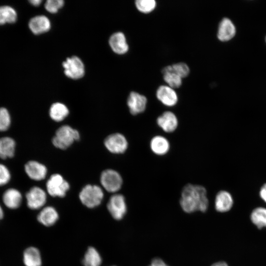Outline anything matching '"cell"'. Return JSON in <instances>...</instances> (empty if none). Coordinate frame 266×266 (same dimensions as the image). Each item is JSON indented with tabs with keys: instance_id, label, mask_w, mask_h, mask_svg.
<instances>
[{
	"instance_id": "277c9868",
	"label": "cell",
	"mask_w": 266,
	"mask_h": 266,
	"mask_svg": "<svg viewBox=\"0 0 266 266\" xmlns=\"http://www.w3.org/2000/svg\"><path fill=\"white\" fill-rule=\"evenodd\" d=\"M46 190L51 196L63 198L69 189V184L60 174H52L46 182Z\"/></svg>"
},
{
	"instance_id": "d6a6232c",
	"label": "cell",
	"mask_w": 266,
	"mask_h": 266,
	"mask_svg": "<svg viewBox=\"0 0 266 266\" xmlns=\"http://www.w3.org/2000/svg\"><path fill=\"white\" fill-rule=\"evenodd\" d=\"M149 266H168L163 260L160 258H156L153 259Z\"/></svg>"
},
{
	"instance_id": "44dd1931",
	"label": "cell",
	"mask_w": 266,
	"mask_h": 266,
	"mask_svg": "<svg viewBox=\"0 0 266 266\" xmlns=\"http://www.w3.org/2000/svg\"><path fill=\"white\" fill-rule=\"evenodd\" d=\"M150 146L152 152L155 154L164 155L168 152L170 145L166 137L161 135H156L151 139Z\"/></svg>"
},
{
	"instance_id": "4dcf8cb0",
	"label": "cell",
	"mask_w": 266,
	"mask_h": 266,
	"mask_svg": "<svg viewBox=\"0 0 266 266\" xmlns=\"http://www.w3.org/2000/svg\"><path fill=\"white\" fill-rule=\"evenodd\" d=\"M64 4L63 0H48L44 4L45 9L51 13H57Z\"/></svg>"
},
{
	"instance_id": "8992f818",
	"label": "cell",
	"mask_w": 266,
	"mask_h": 266,
	"mask_svg": "<svg viewBox=\"0 0 266 266\" xmlns=\"http://www.w3.org/2000/svg\"><path fill=\"white\" fill-rule=\"evenodd\" d=\"M65 75L72 79L82 78L85 74V66L81 60L77 56L67 58L62 63Z\"/></svg>"
},
{
	"instance_id": "30bf717a",
	"label": "cell",
	"mask_w": 266,
	"mask_h": 266,
	"mask_svg": "<svg viewBox=\"0 0 266 266\" xmlns=\"http://www.w3.org/2000/svg\"><path fill=\"white\" fill-rule=\"evenodd\" d=\"M30 31L34 35L44 33L51 28L49 19L45 15H38L31 18L28 22Z\"/></svg>"
},
{
	"instance_id": "4316f807",
	"label": "cell",
	"mask_w": 266,
	"mask_h": 266,
	"mask_svg": "<svg viewBox=\"0 0 266 266\" xmlns=\"http://www.w3.org/2000/svg\"><path fill=\"white\" fill-rule=\"evenodd\" d=\"M162 71L163 73L166 72H172L182 78L189 75L190 69L186 64L181 62L165 66L163 68Z\"/></svg>"
},
{
	"instance_id": "ba28073f",
	"label": "cell",
	"mask_w": 266,
	"mask_h": 266,
	"mask_svg": "<svg viewBox=\"0 0 266 266\" xmlns=\"http://www.w3.org/2000/svg\"><path fill=\"white\" fill-rule=\"evenodd\" d=\"M104 146L111 153L122 154L128 148L126 138L120 133H114L107 136L104 141Z\"/></svg>"
},
{
	"instance_id": "5bb4252c",
	"label": "cell",
	"mask_w": 266,
	"mask_h": 266,
	"mask_svg": "<svg viewBox=\"0 0 266 266\" xmlns=\"http://www.w3.org/2000/svg\"><path fill=\"white\" fill-rule=\"evenodd\" d=\"M158 125L165 132L174 131L178 126V120L176 115L171 111H166L157 119Z\"/></svg>"
},
{
	"instance_id": "7402d4cb",
	"label": "cell",
	"mask_w": 266,
	"mask_h": 266,
	"mask_svg": "<svg viewBox=\"0 0 266 266\" xmlns=\"http://www.w3.org/2000/svg\"><path fill=\"white\" fill-rule=\"evenodd\" d=\"M16 143L14 140L10 137L0 138V158L2 159L13 157Z\"/></svg>"
},
{
	"instance_id": "ac0fdd59",
	"label": "cell",
	"mask_w": 266,
	"mask_h": 266,
	"mask_svg": "<svg viewBox=\"0 0 266 266\" xmlns=\"http://www.w3.org/2000/svg\"><path fill=\"white\" fill-rule=\"evenodd\" d=\"M233 203V197L231 194L226 191H220L216 196L215 207L216 210L220 212L229 211Z\"/></svg>"
},
{
	"instance_id": "5b68a950",
	"label": "cell",
	"mask_w": 266,
	"mask_h": 266,
	"mask_svg": "<svg viewBox=\"0 0 266 266\" xmlns=\"http://www.w3.org/2000/svg\"><path fill=\"white\" fill-rule=\"evenodd\" d=\"M100 181L103 188L110 193L118 191L123 183L121 175L117 171L112 169L103 170L101 173Z\"/></svg>"
},
{
	"instance_id": "52a82bcc",
	"label": "cell",
	"mask_w": 266,
	"mask_h": 266,
	"mask_svg": "<svg viewBox=\"0 0 266 266\" xmlns=\"http://www.w3.org/2000/svg\"><path fill=\"white\" fill-rule=\"evenodd\" d=\"M107 207L111 215L117 220L122 219L127 212L125 197L120 194H114L110 197Z\"/></svg>"
},
{
	"instance_id": "83f0119b",
	"label": "cell",
	"mask_w": 266,
	"mask_h": 266,
	"mask_svg": "<svg viewBox=\"0 0 266 266\" xmlns=\"http://www.w3.org/2000/svg\"><path fill=\"white\" fill-rule=\"evenodd\" d=\"M163 74V78L168 86L173 89L178 88L182 84V78L172 72H166Z\"/></svg>"
},
{
	"instance_id": "6da1fadb",
	"label": "cell",
	"mask_w": 266,
	"mask_h": 266,
	"mask_svg": "<svg viewBox=\"0 0 266 266\" xmlns=\"http://www.w3.org/2000/svg\"><path fill=\"white\" fill-rule=\"evenodd\" d=\"M180 204L186 213L205 212L209 204L206 189L201 185H186L181 192Z\"/></svg>"
},
{
	"instance_id": "1f68e13d",
	"label": "cell",
	"mask_w": 266,
	"mask_h": 266,
	"mask_svg": "<svg viewBox=\"0 0 266 266\" xmlns=\"http://www.w3.org/2000/svg\"><path fill=\"white\" fill-rule=\"evenodd\" d=\"M11 175L7 167L0 164V186L7 184L10 180Z\"/></svg>"
},
{
	"instance_id": "d6986e66",
	"label": "cell",
	"mask_w": 266,
	"mask_h": 266,
	"mask_svg": "<svg viewBox=\"0 0 266 266\" xmlns=\"http://www.w3.org/2000/svg\"><path fill=\"white\" fill-rule=\"evenodd\" d=\"M22 196L21 193L14 188H9L6 190L2 196V200L8 208L16 209L21 204Z\"/></svg>"
},
{
	"instance_id": "f1b7e54d",
	"label": "cell",
	"mask_w": 266,
	"mask_h": 266,
	"mask_svg": "<svg viewBox=\"0 0 266 266\" xmlns=\"http://www.w3.org/2000/svg\"><path fill=\"white\" fill-rule=\"evenodd\" d=\"M11 124V116L8 110L5 107H0V131H7Z\"/></svg>"
},
{
	"instance_id": "2e32d148",
	"label": "cell",
	"mask_w": 266,
	"mask_h": 266,
	"mask_svg": "<svg viewBox=\"0 0 266 266\" xmlns=\"http://www.w3.org/2000/svg\"><path fill=\"white\" fill-rule=\"evenodd\" d=\"M235 28L231 20L223 18L220 22L217 32V37L222 41H227L235 35Z\"/></svg>"
},
{
	"instance_id": "e575fe53",
	"label": "cell",
	"mask_w": 266,
	"mask_h": 266,
	"mask_svg": "<svg viewBox=\"0 0 266 266\" xmlns=\"http://www.w3.org/2000/svg\"><path fill=\"white\" fill-rule=\"evenodd\" d=\"M28 1L30 5L34 7L38 6L42 2L41 0H29Z\"/></svg>"
},
{
	"instance_id": "9a60e30c",
	"label": "cell",
	"mask_w": 266,
	"mask_h": 266,
	"mask_svg": "<svg viewBox=\"0 0 266 266\" xmlns=\"http://www.w3.org/2000/svg\"><path fill=\"white\" fill-rule=\"evenodd\" d=\"M109 44L113 51L117 54H125L129 50L125 35L120 32L115 33L111 35Z\"/></svg>"
},
{
	"instance_id": "d4e9b609",
	"label": "cell",
	"mask_w": 266,
	"mask_h": 266,
	"mask_svg": "<svg viewBox=\"0 0 266 266\" xmlns=\"http://www.w3.org/2000/svg\"><path fill=\"white\" fill-rule=\"evenodd\" d=\"M84 266H100L101 264V257L97 250L93 247L87 249L83 260Z\"/></svg>"
},
{
	"instance_id": "d590c367",
	"label": "cell",
	"mask_w": 266,
	"mask_h": 266,
	"mask_svg": "<svg viewBox=\"0 0 266 266\" xmlns=\"http://www.w3.org/2000/svg\"><path fill=\"white\" fill-rule=\"evenodd\" d=\"M211 266H229L226 262L220 261V262H218L212 264Z\"/></svg>"
},
{
	"instance_id": "4fadbf2b",
	"label": "cell",
	"mask_w": 266,
	"mask_h": 266,
	"mask_svg": "<svg viewBox=\"0 0 266 266\" xmlns=\"http://www.w3.org/2000/svg\"><path fill=\"white\" fill-rule=\"evenodd\" d=\"M25 170L31 179L35 181L44 179L47 173L46 167L44 165L35 161L27 162L25 166Z\"/></svg>"
},
{
	"instance_id": "ffe728a7",
	"label": "cell",
	"mask_w": 266,
	"mask_h": 266,
	"mask_svg": "<svg viewBox=\"0 0 266 266\" xmlns=\"http://www.w3.org/2000/svg\"><path fill=\"white\" fill-rule=\"evenodd\" d=\"M59 215L56 210L52 206L43 208L37 216L38 221L42 225L50 227L58 220Z\"/></svg>"
},
{
	"instance_id": "e0dca14e",
	"label": "cell",
	"mask_w": 266,
	"mask_h": 266,
	"mask_svg": "<svg viewBox=\"0 0 266 266\" xmlns=\"http://www.w3.org/2000/svg\"><path fill=\"white\" fill-rule=\"evenodd\" d=\"M17 20L16 10L11 5L6 3L5 0H3V3L0 5V26L14 24Z\"/></svg>"
},
{
	"instance_id": "f546056e",
	"label": "cell",
	"mask_w": 266,
	"mask_h": 266,
	"mask_svg": "<svg viewBox=\"0 0 266 266\" xmlns=\"http://www.w3.org/2000/svg\"><path fill=\"white\" fill-rule=\"evenodd\" d=\"M135 4L137 9L143 13H149L153 11L156 6L155 0H136Z\"/></svg>"
},
{
	"instance_id": "cb8c5ba5",
	"label": "cell",
	"mask_w": 266,
	"mask_h": 266,
	"mask_svg": "<svg viewBox=\"0 0 266 266\" xmlns=\"http://www.w3.org/2000/svg\"><path fill=\"white\" fill-rule=\"evenodd\" d=\"M68 114V108L65 104L61 102L54 103L50 108V117L56 122L63 121L67 116Z\"/></svg>"
},
{
	"instance_id": "9c48e42d",
	"label": "cell",
	"mask_w": 266,
	"mask_h": 266,
	"mask_svg": "<svg viewBox=\"0 0 266 266\" xmlns=\"http://www.w3.org/2000/svg\"><path fill=\"white\" fill-rule=\"evenodd\" d=\"M27 203L32 209H38L41 208L46 203V194L41 188L33 187L27 193Z\"/></svg>"
},
{
	"instance_id": "3957f363",
	"label": "cell",
	"mask_w": 266,
	"mask_h": 266,
	"mask_svg": "<svg viewBox=\"0 0 266 266\" xmlns=\"http://www.w3.org/2000/svg\"><path fill=\"white\" fill-rule=\"evenodd\" d=\"M79 197L84 205L88 208H94L101 203L103 198V192L98 185L88 184L82 188Z\"/></svg>"
},
{
	"instance_id": "8d00e7d4",
	"label": "cell",
	"mask_w": 266,
	"mask_h": 266,
	"mask_svg": "<svg viewBox=\"0 0 266 266\" xmlns=\"http://www.w3.org/2000/svg\"><path fill=\"white\" fill-rule=\"evenodd\" d=\"M3 216V212L2 209L0 205V219H1Z\"/></svg>"
},
{
	"instance_id": "603a6c76",
	"label": "cell",
	"mask_w": 266,
	"mask_h": 266,
	"mask_svg": "<svg viewBox=\"0 0 266 266\" xmlns=\"http://www.w3.org/2000/svg\"><path fill=\"white\" fill-rule=\"evenodd\" d=\"M23 262L26 266H41V258L39 250L33 247L27 248L24 252Z\"/></svg>"
},
{
	"instance_id": "8fae6325",
	"label": "cell",
	"mask_w": 266,
	"mask_h": 266,
	"mask_svg": "<svg viewBox=\"0 0 266 266\" xmlns=\"http://www.w3.org/2000/svg\"><path fill=\"white\" fill-rule=\"evenodd\" d=\"M147 100L145 96L136 92L130 93L128 100L127 104L130 113L133 115H137L143 112L146 107Z\"/></svg>"
},
{
	"instance_id": "836d02e7",
	"label": "cell",
	"mask_w": 266,
	"mask_h": 266,
	"mask_svg": "<svg viewBox=\"0 0 266 266\" xmlns=\"http://www.w3.org/2000/svg\"><path fill=\"white\" fill-rule=\"evenodd\" d=\"M259 195L261 198L266 202V183L264 184L261 187Z\"/></svg>"
},
{
	"instance_id": "7c38bea8",
	"label": "cell",
	"mask_w": 266,
	"mask_h": 266,
	"mask_svg": "<svg viewBox=\"0 0 266 266\" xmlns=\"http://www.w3.org/2000/svg\"><path fill=\"white\" fill-rule=\"evenodd\" d=\"M157 99L165 105L173 106L178 101V97L174 89L166 85H161L156 91Z\"/></svg>"
},
{
	"instance_id": "7a4b0ae2",
	"label": "cell",
	"mask_w": 266,
	"mask_h": 266,
	"mask_svg": "<svg viewBox=\"0 0 266 266\" xmlns=\"http://www.w3.org/2000/svg\"><path fill=\"white\" fill-rule=\"evenodd\" d=\"M79 138L78 131L70 126L63 125L57 130L52 138V143L58 148L66 149Z\"/></svg>"
},
{
	"instance_id": "484cf974",
	"label": "cell",
	"mask_w": 266,
	"mask_h": 266,
	"mask_svg": "<svg viewBox=\"0 0 266 266\" xmlns=\"http://www.w3.org/2000/svg\"><path fill=\"white\" fill-rule=\"evenodd\" d=\"M252 223L258 228L266 227V208L260 207L254 209L250 216Z\"/></svg>"
}]
</instances>
